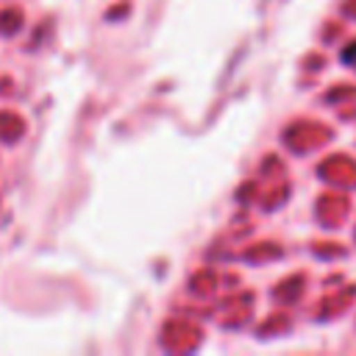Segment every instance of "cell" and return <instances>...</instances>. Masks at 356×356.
Here are the masks:
<instances>
[{
	"mask_svg": "<svg viewBox=\"0 0 356 356\" xmlns=\"http://www.w3.org/2000/svg\"><path fill=\"white\" fill-rule=\"evenodd\" d=\"M342 61H356V47L348 50V53H342Z\"/></svg>",
	"mask_w": 356,
	"mask_h": 356,
	"instance_id": "obj_1",
	"label": "cell"
}]
</instances>
